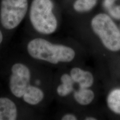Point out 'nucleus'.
<instances>
[{
	"label": "nucleus",
	"mask_w": 120,
	"mask_h": 120,
	"mask_svg": "<svg viewBox=\"0 0 120 120\" xmlns=\"http://www.w3.org/2000/svg\"><path fill=\"white\" fill-rule=\"evenodd\" d=\"M73 98L79 104L86 106L94 101V93L90 88L79 87L73 92Z\"/></svg>",
	"instance_id": "obj_9"
},
{
	"label": "nucleus",
	"mask_w": 120,
	"mask_h": 120,
	"mask_svg": "<svg viewBox=\"0 0 120 120\" xmlns=\"http://www.w3.org/2000/svg\"><path fill=\"white\" fill-rule=\"evenodd\" d=\"M17 115L14 102L7 97H0V120H15Z\"/></svg>",
	"instance_id": "obj_7"
},
{
	"label": "nucleus",
	"mask_w": 120,
	"mask_h": 120,
	"mask_svg": "<svg viewBox=\"0 0 120 120\" xmlns=\"http://www.w3.org/2000/svg\"><path fill=\"white\" fill-rule=\"evenodd\" d=\"M116 0H104L103 2V6L106 10H109L112 6L115 4Z\"/></svg>",
	"instance_id": "obj_14"
},
{
	"label": "nucleus",
	"mask_w": 120,
	"mask_h": 120,
	"mask_svg": "<svg viewBox=\"0 0 120 120\" xmlns=\"http://www.w3.org/2000/svg\"><path fill=\"white\" fill-rule=\"evenodd\" d=\"M107 11L112 18L116 19H120V5L114 4L107 10Z\"/></svg>",
	"instance_id": "obj_13"
},
{
	"label": "nucleus",
	"mask_w": 120,
	"mask_h": 120,
	"mask_svg": "<svg viewBox=\"0 0 120 120\" xmlns=\"http://www.w3.org/2000/svg\"><path fill=\"white\" fill-rule=\"evenodd\" d=\"M28 9L27 0H2L0 21L3 27L12 30L19 26Z\"/></svg>",
	"instance_id": "obj_4"
},
{
	"label": "nucleus",
	"mask_w": 120,
	"mask_h": 120,
	"mask_svg": "<svg viewBox=\"0 0 120 120\" xmlns=\"http://www.w3.org/2000/svg\"><path fill=\"white\" fill-rule=\"evenodd\" d=\"M70 75L75 83H77L79 87L90 88L94 83V77L92 73L79 67L72 68Z\"/></svg>",
	"instance_id": "obj_6"
},
{
	"label": "nucleus",
	"mask_w": 120,
	"mask_h": 120,
	"mask_svg": "<svg viewBox=\"0 0 120 120\" xmlns=\"http://www.w3.org/2000/svg\"><path fill=\"white\" fill-rule=\"evenodd\" d=\"M9 86L11 92L15 97L21 98L30 85L31 72L25 64L16 63L11 68Z\"/></svg>",
	"instance_id": "obj_5"
},
{
	"label": "nucleus",
	"mask_w": 120,
	"mask_h": 120,
	"mask_svg": "<svg viewBox=\"0 0 120 120\" xmlns=\"http://www.w3.org/2000/svg\"><path fill=\"white\" fill-rule=\"evenodd\" d=\"M107 107L113 113L120 115V88L112 90L106 98Z\"/></svg>",
	"instance_id": "obj_11"
},
{
	"label": "nucleus",
	"mask_w": 120,
	"mask_h": 120,
	"mask_svg": "<svg viewBox=\"0 0 120 120\" xmlns=\"http://www.w3.org/2000/svg\"><path fill=\"white\" fill-rule=\"evenodd\" d=\"M44 93L40 88L30 85L22 96L24 101L31 105L40 103L44 98Z\"/></svg>",
	"instance_id": "obj_8"
},
{
	"label": "nucleus",
	"mask_w": 120,
	"mask_h": 120,
	"mask_svg": "<svg viewBox=\"0 0 120 120\" xmlns=\"http://www.w3.org/2000/svg\"><path fill=\"white\" fill-rule=\"evenodd\" d=\"M61 84L57 88V93L60 96L66 97L74 91V83L71 75L64 73L61 77Z\"/></svg>",
	"instance_id": "obj_10"
},
{
	"label": "nucleus",
	"mask_w": 120,
	"mask_h": 120,
	"mask_svg": "<svg viewBox=\"0 0 120 120\" xmlns=\"http://www.w3.org/2000/svg\"><path fill=\"white\" fill-rule=\"evenodd\" d=\"M51 0H33L30 19L34 30L40 34H50L56 31L57 21L53 13Z\"/></svg>",
	"instance_id": "obj_2"
},
{
	"label": "nucleus",
	"mask_w": 120,
	"mask_h": 120,
	"mask_svg": "<svg viewBox=\"0 0 120 120\" xmlns=\"http://www.w3.org/2000/svg\"><path fill=\"white\" fill-rule=\"evenodd\" d=\"M86 120H97V118H95L94 117H87L86 118Z\"/></svg>",
	"instance_id": "obj_17"
},
{
	"label": "nucleus",
	"mask_w": 120,
	"mask_h": 120,
	"mask_svg": "<svg viewBox=\"0 0 120 120\" xmlns=\"http://www.w3.org/2000/svg\"><path fill=\"white\" fill-rule=\"evenodd\" d=\"M3 38H4V37H3V34L2 31L0 30V44L2 43V42L3 41Z\"/></svg>",
	"instance_id": "obj_16"
},
{
	"label": "nucleus",
	"mask_w": 120,
	"mask_h": 120,
	"mask_svg": "<svg viewBox=\"0 0 120 120\" xmlns=\"http://www.w3.org/2000/svg\"><path fill=\"white\" fill-rule=\"evenodd\" d=\"M61 119L62 120H77V118L73 114L67 113L63 116Z\"/></svg>",
	"instance_id": "obj_15"
},
{
	"label": "nucleus",
	"mask_w": 120,
	"mask_h": 120,
	"mask_svg": "<svg viewBox=\"0 0 120 120\" xmlns=\"http://www.w3.org/2000/svg\"><path fill=\"white\" fill-rule=\"evenodd\" d=\"M27 49L30 56L34 59L52 64L71 62L76 56V52L72 48L65 45L54 44L41 38L30 41Z\"/></svg>",
	"instance_id": "obj_1"
},
{
	"label": "nucleus",
	"mask_w": 120,
	"mask_h": 120,
	"mask_svg": "<svg viewBox=\"0 0 120 120\" xmlns=\"http://www.w3.org/2000/svg\"><path fill=\"white\" fill-rule=\"evenodd\" d=\"M91 25L106 49L112 52L120 51V30L110 16L99 13L93 18Z\"/></svg>",
	"instance_id": "obj_3"
},
{
	"label": "nucleus",
	"mask_w": 120,
	"mask_h": 120,
	"mask_svg": "<svg viewBox=\"0 0 120 120\" xmlns=\"http://www.w3.org/2000/svg\"><path fill=\"white\" fill-rule=\"evenodd\" d=\"M97 0H76L73 4L75 11L84 12L91 10L96 4Z\"/></svg>",
	"instance_id": "obj_12"
}]
</instances>
